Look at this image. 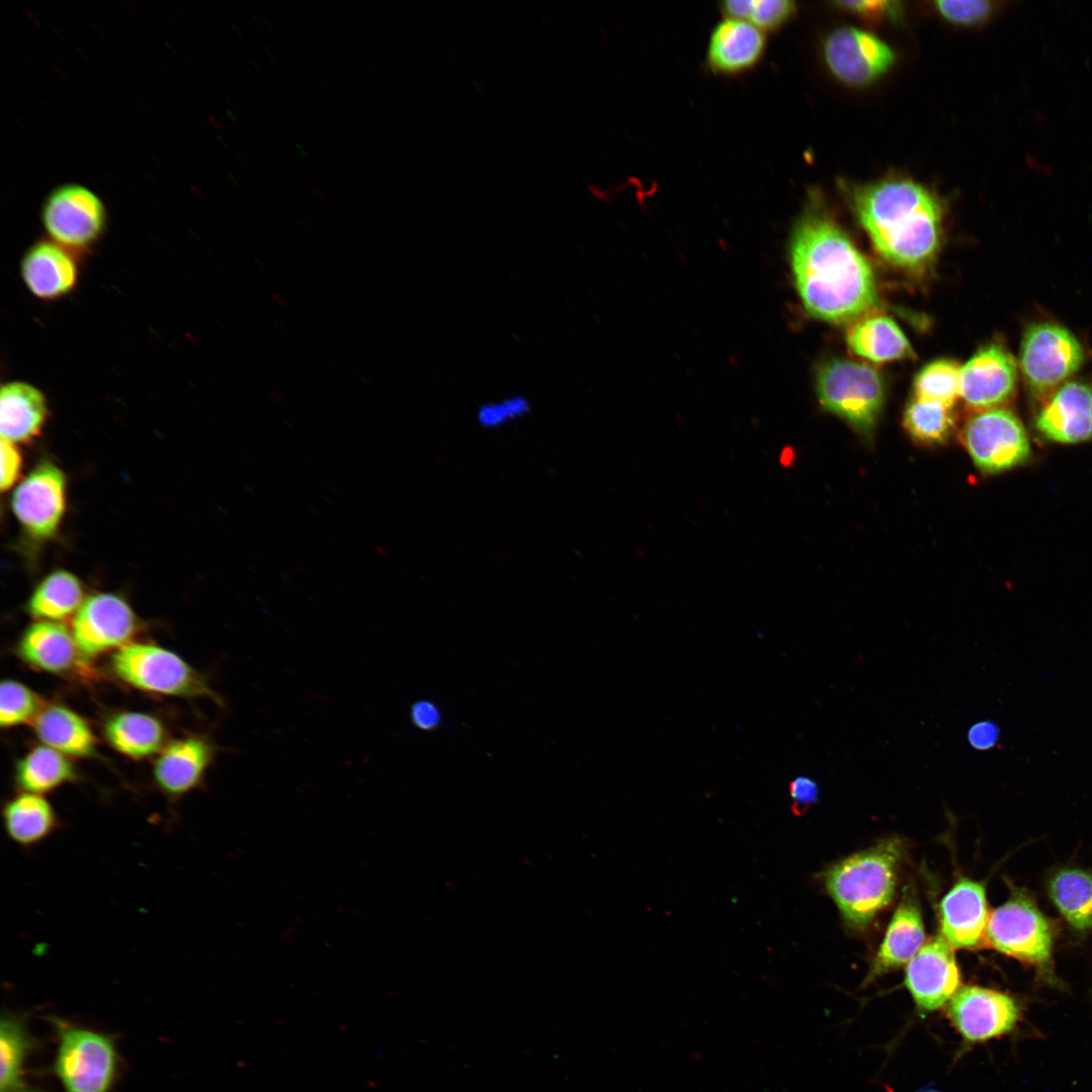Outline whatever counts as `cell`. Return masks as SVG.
<instances>
[{"label": "cell", "mask_w": 1092, "mask_h": 1092, "mask_svg": "<svg viewBox=\"0 0 1092 1092\" xmlns=\"http://www.w3.org/2000/svg\"><path fill=\"white\" fill-rule=\"evenodd\" d=\"M790 253L797 291L812 316L843 324L861 318L878 303L870 263L819 207H809L795 224Z\"/></svg>", "instance_id": "obj_1"}, {"label": "cell", "mask_w": 1092, "mask_h": 1092, "mask_svg": "<svg viewBox=\"0 0 1092 1092\" xmlns=\"http://www.w3.org/2000/svg\"><path fill=\"white\" fill-rule=\"evenodd\" d=\"M850 197L860 224L887 262L919 271L935 258L942 208L927 188L908 179H887L854 187Z\"/></svg>", "instance_id": "obj_2"}, {"label": "cell", "mask_w": 1092, "mask_h": 1092, "mask_svg": "<svg viewBox=\"0 0 1092 1092\" xmlns=\"http://www.w3.org/2000/svg\"><path fill=\"white\" fill-rule=\"evenodd\" d=\"M902 856V842L888 838L825 871L826 890L849 926L864 927L892 901Z\"/></svg>", "instance_id": "obj_3"}, {"label": "cell", "mask_w": 1092, "mask_h": 1092, "mask_svg": "<svg viewBox=\"0 0 1092 1092\" xmlns=\"http://www.w3.org/2000/svg\"><path fill=\"white\" fill-rule=\"evenodd\" d=\"M58 1035L51 1072L64 1092H109L118 1073V1055L111 1035L50 1018Z\"/></svg>", "instance_id": "obj_4"}, {"label": "cell", "mask_w": 1092, "mask_h": 1092, "mask_svg": "<svg viewBox=\"0 0 1092 1092\" xmlns=\"http://www.w3.org/2000/svg\"><path fill=\"white\" fill-rule=\"evenodd\" d=\"M986 939L997 950L1035 967L1043 982L1061 988L1052 967L1053 933L1048 919L1022 893H1014L988 917Z\"/></svg>", "instance_id": "obj_5"}, {"label": "cell", "mask_w": 1092, "mask_h": 1092, "mask_svg": "<svg viewBox=\"0 0 1092 1092\" xmlns=\"http://www.w3.org/2000/svg\"><path fill=\"white\" fill-rule=\"evenodd\" d=\"M816 391L827 411L864 434L873 430L885 397L880 373L846 359H830L819 366Z\"/></svg>", "instance_id": "obj_6"}, {"label": "cell", "mask_w": 1092, "mask_h": 1092, "mask_svg": "<svg viewBox=\"0 0 1092 1092\" xmlns=\"http://www.w3.org/2000/svg\"><path fill=\"white\" fill-rule=\"evenodd\" d=\"M114 673L127 684L153 693L182 697L220 698L206 678L175 653L156 645L128 643L112 656Z\"/></svg>", "instance_id": "obj_7"}, {"label": "cell", "mask_w": 1092, "mask_h": 1092, "mask_svg": "<svg viewBox=\"0 0 1092 1092\" xmlns=\"http://www.w3.org/2000/svg\"><path fill=\"white\" fill-rule=\"evenodd\" d=\"M1082 344L1067 328L1051 322L1028 326L1023 333L1019 366L1036 395H1043L1070 378L1083 365Z\"/></svg>", "instance_id": "obj_8"}, {"label": "cell", "mask_w": 1092, "mask_h": 1092, "mask_svg": "<svg viewBox=\"0 0 1092 1092\" xmlns=\"http://www.w3.org/2000/svg\"><path fill=\"white\" fill-rule=\"evenodd\" d=\"M963 440L973 462L985 473L1014 468L1030 455L1023 424L1003 407L983 410L972 416L964 427Z\"/></svg>", "instance_id": "obj_9"}, {"label": "cell", "mask_w": 1092, "mask_h": 1092, "mask_svg": "<svg viewBox=\"0 0 1092 1092\" xmlns=\"http://www.w3.org/2000/svg\"><path fill=\"white\" fill-rule=\"evenodd\" d=\"M106 221V208L99 196L78 184L55 188L41 207V223L51 240L72 252L96 243Z\"/></svg>", "instance_id": "obj_10"}, {"label": "cell", "mask_w": 1092, "mask_h": 1092, "mask_svg": "<svg viewBox=\"0 0 1092 1092\" xmlns=\"http://www.w3.org/2000/svg\"><path fill=\"white\" fill-rule=\"evenodd\" d=\"M946 1016L967 1045L983 1043L1012 1033L1022 1009L1018 1001L1004 993L980 986L958 990L946 1007Z\"/></svg>", "instance_id": "obj_11"}, {"label": "cell", "mask_w": 1092, "mask_h": 1092, "mask_svg": "<svg viewBox=\"0 0 1092 1092\" xmlns=\"http://www.w3.org/2000/svg\"><path fill=\"white\" fill-rule=\"evenodd\" d=\"M11 508L24 531L35 539L54 536L66 508V476L51 462H41L18 484Z\"/></svg>", "instance_id": "obj_12"}, {"label": "cell", "mask_w": 1092, "mask_h": 1092, "mask_svg": "<svg viewBox=\"0 0 1092 1092\" xmlns=\"http://www.w3.org/2000/svg\"><path fill=\"white\" fill-rule=\"evenodd\" d=\"M824 57L830 71L841 81L868 85L893 65L892 49L876 35L854 27L833 31L825 40Z\"/></svg>", "instance_id": "obj_13"}, {"label": "cell", "mask_w": 1092, "mask_h": 1092, "mask_svg": "<svg viewBox=\"0 0 1092 1092\" xmlns=\"http://www.w3.org/2000/svg\"><path fill=\"white\" fill-rule=\"evenodd\" d=\"M135 631V617L121 598L97 594L84 601L73 621V635L85 657L123 646Z\"/></svg>", "instance_id": "obj_14"}, {"label": "cell", "mask_w": 1092, "mask_h": 1092, "mask_svg": "<svg viewBox=\"0 0 1092 1092\" xmlns=\"http://www.w3.org/2000/svg\"><path fill=\"white\" fill-rule=\"evenodd\" d=\"M905 985L923 1012L940 1009L958 992L960 970L952 947L942 936L926 942L908 963Z\"/></svg>", "instance_id": "obj_15"}, {"label": "cell", "mask_w": 1092, "mask_h": 1092, "mask_svg": "<svg viewBox=\"0 0 1092 1092\" xmlns=\"http://www.w3.org/2000/svg\"><path fill=\"white\" fill-rule=\"evenodd\" d=\"M1017 379L1013 356L1003 346L990 344L961 367L960 394L980 411L999 407L1014 394Z\"/></svg>", "instance_id": "obj_16"}, {"label": "cell", "mask_w": 1092, "mask_h": 1092, "mask_svg": "<svg viewBox=\"0 0 1092 1092\" xmlns=\"http://www.w3.org/2000/svg\"><path fill=\"white\" fill-rule=\"evenodd\" d=\"M1035 428L1045 439L1060 444L1091 440L1092 385L1065 382L1038 412Z\"/></svg>", "instance_id": "obj_17"}, {"label": "cell", "mask_w": 1092, "mask_h": 1092, "mask_svg": "<svg viewBox=\"0 0 1092 1092\" xmlns=\"http://www.w3.org/2000/svg\"><path fill=\"white\" fill-rule=\"evenodd\" d=\"M941 936L952 948H975L985 937L988 911L983 884L960 880L939 905Z\"/></svg>", "instance_id": "obj_18"}, {"label": "cell", "mask_w": 1092, "mask_h": 1092, "mask_svg": "<svg viewBox=\"0 0 1092 1092\" xmlns=\"http://www.w3.org/2000/svg\"><path fill=\"white\" fill-rule=\"evenodd\" d=\"M20 275L28 291L42 300L70 293L78 282V265L72 251L52 240L38 241L24 253Z\"/></svg>", "instance_id": "obj_19"}, {"label": "cell", "mask_w": 1092, "mask_h": 1092, "mask_svg": "<svg viewBox=\"0 0 1092 1092\" xmlns=\"http://www.w3.org/2000/svg\"><path fill=\"white\" fill-rule=\"evenodd\" d=\"M766 48L764 31L746 20L726 18L712 31L707 64L720 75H738L755 67Z\"/></svg>", "instance_id": "obj_20"}, {"label": "cell", "mask_w": 1092, "mask_h": 1092, "mask_svg": "<svg viewBox=\"0 0 1092 1092\" xmlns=\"http://www.w3.org/2000/svg\"><path fill=\"white\" fill-rule=\"evenodd\" d=\"M17 652L28 664L49 672L89 670L73 632L56 621L40 620L30 625L19 640Z\"/></svg>", "instance_id": "obj_21"}, {"label": "cell", "mask_w": 1092, "mask_h": 1092, "mask_svg": "<svg viewBox=\"0 0 1092 1092\" xmlns=\"http://www.w3.org/2000/svg\"><path fill=\"white\" fill-rule=\"evenodd\" d=\"M215 746L193 736L171 742L157 758L155 781L163 793L177 799L198 787L214 758Z\"/></svg>", "instance_id": "obj_22"}, {"label": "cell", "mask_w": 1092, "mask_h": 1092, "mask_svg": "<svg viewBox=\"0 0 1092 1092\" xmlns=\"http://www.w3.org/2000/svg\"><path fill=\"white\" fill-rule=\"evenodd\" d=\"M923 941L924 928L918 904L913 898L904 896L888 925L866 983L908 964Z\"/></svg>", "instance_id": "obj_23"}, {"label": "cell", "mask_w": 1092, "mask_h": 1092, "mask_svg": "<svg viewBox=\"0 0 1092 1092\" xmlns=\"http://www.w3.org/2000/svg\"><path fill=\"white\" fill-rule=\"evenodd\" d=\"M48 416L43 393L30 383L9 381L0 391L1 439L17 443L39 435Z\"/></svg>", "instance_id": "obj_24"}, {"label": "cell", "mask_w": 1092, "mask_h": 1092, "mask_svg": "<svg viewBox=\"0 0 1092 1092\" xmlns=\"http://www.w3.org/2000/svg\"><path fill=\"white\" fill-rule=\"evenodd\" d=\"M2 821L7 837L23 849L39 845L62 825L46 798L27 792L14 796L4 804Z\"/></svg>", "instance_id": "obj_25"}, {"label": "cell", "mask_w": 1092, "mask_h": 1092, "mask_svg": "<svg viewBox=\"0 0 1092 1092\" xmlns=\"http://www.w3.org/2000/svg\"><path fill=\"white\" fill-rule=\"evenodd\" d=\"M37 737L47 746L67 755L90 756L96 739L87 722L72 710L51 705L42 707L33 720Z\"/></svg>", "instance_id": "obj_26"}, {"label": "cell", "mask_w": 1092, "mask_h": 1092, "mask_svg": "<svg viewBox=\"0 0 1092 1092\" xmlns=\"http://www.w3.org/2000/svg\"><path fill=\"white\" fill-rule=\"evenodd\" d=\"M850 349L873 362H887L913 357V350L896 323L884 315L859 318L846 337Z\"/></svg>", "instance_id": "obj_27"}, {"label": "cell", "mask_w": 1092, "mask_h": 1092, "mask_svg": "<svg viewBox=\"0 0 1092 1092\" xmlns=\"http://www.w3.org/2000/svg\"><path fill=\"white\" fill-rule=\"evenodd\" d=\"M37 1042L23 1014L4 1013L0 1023V1092H39L25 1081L28 1056Z\"/></svg>", "instance_id": "obj_28"}, {"label": "cell", "mask_w": 1092, "mask_h": 1092, "mask_svg": "<svg viewBox=\"0 0 1092 1092\" xmlns=\"http://www.w3.org/2000/svg\"><path fill=\"white\" fill-rule=\"evenodd\" d=\"M105 735L120 753L143 758L159 751L165 739L160 721L143 713L126 712L113 716L105 725Z\"/></svg>", "instance_id": "obj_29"}, {"label": "cell", "mask_w": 1092, "mask_h": 1092, "mask_svg": "<svg viewBox=\"0 0 1092 1092\" xmlns=\"http://www.w3.org/2000/svg\"><path fill=\"white\" fill-rule=\"evenodd\" d=\"M83 603L84 592L78 577L67 570H56L35 587L27 611L34 618L58 622L76 614Z\"/></svg>", "instance_id": "obj_30"}, {"label": "cell", "mask_w": 1092, "mask_h": 1092, "mask_svg": "<svg viewBox=\"0 0 1092 1092\" xmlns=\"http://www.w3.org/2000/svg\"><path fill=\"white\" fill-rule=\"evenodd\" d=\"M1049 893L1060 913L1077 930L1092 928V876L1079 869H1063L1049 882Z\"/></svg>", "instance_id": "obj_31"}, {"label": "cell", "mask_w": 1092, "mask_h": 1092, "mask_svg": "<svg viewBox=\"0 0 1092 1092\" xmlns=\"http://www.w3.org/2000/svg\"><path fill=\"white\" fill-rule=\"evenodd\" d=\"M75 779L72 763L63 753L49 746H37L29 751L17 763L15 772V782L21 790L38 795Z\"/></svg>", "instance_id": "obj_32"}, {"label": "cell", "mask_w": 1092, "mask_h": 1092, "mask_svg": "<svg viewBox=\"0 0 1092 1092\" xmlns=\"http://www.w3.org/2000/svg\"><path fill=\"white\" fill-rule=\"evenodd\" d=\"M903 423L915 440L928 445L939 444L951 432L953 415L950 406L914 398L905 410Z\"/></svg>", "instance_id": "obj_33"}, {"label": "cell", "mask_w": 1092, "mask_h": 1092, "mask_svg": "<svg viewBox=\"0 0 1092 1092\" xmlns=\"http://www.w3.org/2000/svg\"><path fill=\"white\" fill-rule=\"evenodd\" d=\"M961 367L949 359H938L924 366L914 379L917 399L950 406L960 394Z\"/></svg>", "instance_id": "obj_34"}, {"label": "cell", "mask_w": 1092, "mask_h": 1092, "mask_svg": "<svg viewBox=\"0 0 1092 1092\" xmlns=\"http://www.w3.org/2000/svg\"><path fill=\"white\" fill-rule=\"evenodd\" d=\"M724 9L728 16L749 21L765 32L786 24L796 5L789 0H729Z\"/></svg>", "instance_id": "obj_35"}, {"label": "cell", "mask_w": 1092, "mask_h": 1092, "mask_svg": "<svg viewBox=\"0 0 1092 1092\" xmlns=\"http://www.w3.org/2000/svg\"><path fill=\"white\" fill-rule=\"evenodd\" d=\"M42 709L40 699L21 682L3 680L0 687V725L12 727L34 720Z\"/></svg>", "instance_id": "obj_36"}, {"label": "cell", "mask_w": 1092, "mask_h": 1092, "mask_svg": "<svg viewBox=\"0 0 1092 1092\" xmlns=\"http://www.w3.org/2000/svg\"><path fill=\"white\" fill-rule=\"evenodd\" d=\"M1003 3L989 0L936 1L938 12L948 21L960 25H981L999 12Z\"/></svg>", "instance_id": "obj_37"}, {"label": "cell", "mask_w": 1092, "mask_h": 1092, "mask_svg": "<svg viewBox=\"0 0 1092 1092\" xmlns=\"http://www.w3.org/2000/svg\"><path fill=\"white\" fill-rule=\"evenodd\" d=\"M528 411L529 402L525 397L511 396L481 405L477 420L485 428H496L524 416Z\"/></svg>", "instance_id": "obj_38"}, {"label": "cell", "mask_w": 1092, "mask_h": 1092, "mask_svg": "<svg viewBox=\"0 0 1092 1092\" xmlns=\"http://www.w3.org/2000/svg\"><path fill=\"white\" fill-rule=\"evenodd\" d=\"M837 5L871 19L896 17L900 10L898 3L893 1H839Z\"/></svg>", "instance_id": "obj_39"}, {"label": "cell", "mask_w": 1092, "mask_h": 1092, "mask_svg": "<svg viewBox=\"0 0 1092 1092\" xmlns=\"http://www.w3.org/2000/svg\"><path fill=\"white\" fill-rule=\"evenodd\" d=\"M789 790L793 802L792 810L796 815H803L818 801L819 788L811 778H796L791 782Z\"/></svg>", "instance_id": "obj_40"}, {"label": "cell", "mask_w": 1092, "mask_h": 1092, "mask_svg": "<svg viewBox=\"0 0 1092 1092\" xmlns=\"http://www.w3.org/2000/svg\"><path fill=\"white\" fill-rule=\"evenodd\" d=\"M0 456H1V480L0 487L2 491L10 488L17 477L21 469V454L15 443L1 439L0 444Z\"/></svg>", "instance_id": "obj_41"}, {"label": "cell", "mask_w": 1092, "mask_h": 1092, "mask_svg": "<svg viewBox=\"0 0 1092 1092\" xmlns=\"http://www.w3.org/2000/svg\"><path fill=\"white\" fill-rule=\"evenodd\" d=\"M1000 730L990 720H983L972 725L968 731V740L977 750L986 751L994 748L999 741Z\"/></svg>", "instance_id": "obj_42"}, {"label": "cell", "mask_w": 1092, "mask_h": 1092, "mask_svg": "<svg viewBox=\"0 0 1092 1092\" xmlns=\"http://www.w3.org/2000/svg\"><path fill=\"white\" fill-rule=\"evenodd\" d=\"M412 723L419 729L431 731L439 727L441 713L438 706L428 700H420L411 706Z\"/></svg>", "instance_id": "obj_43"}, {"label": "cell", "mask_w": 1092, "mask_h": 1092, "mask_svg": "<svg viewBox=\"0 0 1092 1092\" xmlns=\"http://www.w3.org/2000/svg\"><path fill=\"white\" fill-rule=\"evenodd\" d=\"M311 192L320 201H323V202L326 201L327 198H326V195H325V193H324V191L322 189H320V188H317L315 186H312L311 187Z\"/></svg>", "instance_id": "obj_44"}, {"label": "cell", "mask_w": 1092, "mask_h": 1092, "mask_svg": "<svg viewBox=\"0 0 1092 1092\" xmlns=\"http://www.w3.org/2000/svg\"><path fill=\"white\" fill-rule=\"evenodd\" d=\"M363 59H364V61L366 62V64H367L368 66H369V68H370L371 70L375 71V67H374V64H373V62L371 61V59H370V58H369V57H368L367 55H364V56H363Z\"/></svg>", "instance_id": "obj_45"}, {"label": "cell", "mask_w": 1092, "mask_h": 1092, "mask_svg": "<svg viewBox=\"0 0 1092 1092\" xmlns=\"http://www.w3.org/2000/svg\"><path fill=\"white\" fill-rule=\"evenodd\" d=\"M323 86H324V87L326 88V90L328 91V93H329L330 95H332V96H334V95H335V93H334L333 89H331V87H330V86H329V85H328V84H327L326 82H323Z\"/></svg>", "instance_id": "obj_46"}, {"label": "cell", "mask_w": 1092, "mask_h": 1092, "mask_svg": "<svg viewBox=\"0 0 1092 1092\" xmlns=\"http://www.w3.org/2000/svg\"><path fill=\"white\" fill-rule=\"evenodd\" d=\"M308 36H309L310 41L316 47V49H318L320 44H318L316 38H314L311 34H309Z\"/></svg>", "instance_id": "obj_47"}]
</instances>
